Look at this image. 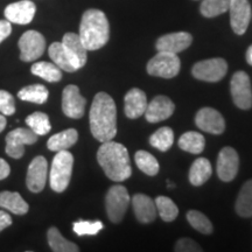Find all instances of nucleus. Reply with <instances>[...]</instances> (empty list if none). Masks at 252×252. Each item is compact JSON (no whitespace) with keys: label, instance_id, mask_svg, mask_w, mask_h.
Returning a JSON list of instances; mask_svg holds the SVG:
<instances>
[{"label":"nucleus","instance_id":"f3484780","mask_svg":"<svg viewBox=\"0 0 252 252\" xmlns=\"http://www.w3.org/2000/svg\"><path fill=\"white\" fill-rule=\"evenodd\" d=\"M36 12V6L31 0H21V1L9 4L5 8V18L9 23L18 25H27L33 20Z\"/></svg>","mask_w":252,"mask_h":252},{"label":"nucleus","instance_id":"6ab92c4d","mask_svg":"<svg viewBox=\"0 0 252 252\" xmlns=\"http://www.w3.org/2000/svg\"><path fill=\"white\" fill-rule=\"evenodd\" d=\"M175 110L174 103L166 96H157L152 102L147 104L145 117L150 123H159L166 121L173 115Z\"/></svg>","mask_w":252,"mask_h":252},{"label":"nucleus","instance_id":"1a4fd4ad","mask_svg":"<svg viewBox=\"0 0 252 252\" xmlns=\"http://www.w3.org/2000/svg\"><path fill=\"white\" fill-rule=\"evenodd\" d=\"M20 59L24 62L35 61L42 56L46 49V40L41 33L36 31H27L19 40Z\"/></svg>","mask_w":252,"mask_h":252},{"label":"nucleus","instance_id":"58836bf2","mask_svg":"<svg viewBox=\"0 0 252 252\" xmlns=\"http://www.w3.org/2000/svg\"><path fill=\"white\" fill-rule=\"evenodd\" d=\"M175 251L180 252H201L202 249L200 248V245L195 243L193 239L190 238H181L176 242L175 244Z\"/></svg>","mask_w":252,"mask_h":252},{"label":"nucleus","instance_id":"412c9836","mask_svg":"<svg viewBox=\"0 0 252 252\" xmlns=\"http://www.w3.org/2000/svg\"><path fill=\"white\" fill-rule=\"evenodd\" d=\"M125 115L131 119L143 116L147 108V97L143 90L133 88L125 94Z\"/></svg>","mask_w":252,"mask_h":252},{"label":"nucleus","instance_id":"bb28decb","mask_svg":"<svg viewBox=\"0 0 252 252\" xmlns=\"http://www.w3.org/2000/svg\"><path fill=\"white\" fill-rule=\"evenodd\" d=\"M236 212L241 217L252 216V180L245 182L236 201Z\"/></svg>","mask_w":252,"mask_h":252},{"label":"nucleus","instance_id":"9d476101","mask_svg":"<svg viewBox=\"0 0 252 252\" xmlns=\"http://www.w3.org/2000/svg\"><path fill=\"white\" fill-rule=\"evenodd\" d=\"M37 141V134L30 127H19L6 135V153L13 159H20L25 153V145H33Z\"/></svg>","mask_w":252,"mask_h":252},{"label":"nucleus","instance_id":"2eb2a0df","mask_svg":"<svg viewBox=\"0 0 252 252\" xmlns=\"http://www.w3.org/2000/svg\"><path fill=\"white\" fill-rule=\"evenodd\" d=\"M48 163L43 157H36L32 160L27 171L26 185L32 193H40L43 190L47 181Z\"/></svg>","mask_w":252,"mask_h":252},{"label":"nucleus","instance_id":"c756f323","mask_svg":"<svg viewBox=\"0 0 252 252\" xmlns=\"http://www.w3.org/2000/svg\"><path fill=\"white\" fill-rule=\"evenodd\" d=\"M49 58L52 59V61L55 63L61 70H64L67 72H74L76 71V69L74 68L72 63L69 60L67 53H65L64 48H63L62 42H54L49 46L48 49Z\"/></svg>","mask_w":252,"mask_h":252},{"label":"nucleus","instance_id":"473e14b6","mask_svg":"<svg viewBox=\"0 0 252 252\" xmlns=\"http://www.w3.org/2000/svg\"><path fill=\"white\" fill-rule=\"evenodd\" d=\"M157 212L165 222H173L179 215V209L176 204L167 196H158L156 200Z\"/></svg>","mask_w":252,"mask_h":252},{"label":"nucleus","instance_id":"4468645a","mask_svg":"<svg viewBox=\"0 0 252 252\" xmlns=\"http://www.w3.org/2000/svg\"><path fill=\"white\" fill-rule=\"evenodd\" d=\"M62 45L67 53L69 60L74 65V68L78 69L83 68L87 63L88 59V49L84 47L81 37L76 33H67L64 34L62 39Z\"/></svg>","mask_w":252,"mask_h":252},{"label":"nucleus","instance_id":"f8f14e48","mask_svg":"<svg viewBox=\"0 0 252 252\" xmlns=\"http://www.w3.org/2000/svg\"><path fill=\"white\" fill-rule=\"evenodd\" d=\"M239 168V157L232 147H224L220 150L217 158V175L222 181L230 182L236 178Z\"/></svg>","mask_w":252,"mask_h":252},{"label":"nucleus","instance_id":"6e6552de","mask_svg":"<svg viewBox=\"0 0 252 252\" xmlns=\"http://www.w3.org/2000/svg\"><path fill=\"white\" fill-rule=\"evenodd\" d=\"M226 71L228 63L224 59L220 58L203 60L197 62L191 69L193 76L204 82H219L225 76Z\"/></svg>","mask_w":252,"mask_h":252},{"label":"nucleus","instance_id":"a878e982","mask_svg":"<svg viewBox=\"0 0 252 252\" xmlns=\"http://www.w3.org/2000/svg\"><path fill=\"white\" fill-rule=\"evenodd\" d=\"M47 238H48V244L50 249L55 252H78L80 248L76 244L71 243L65 239L59 231L58 228L52 226L47 232Z\"/></svg>","mask_w":252,"mask_h":252},{"label":"nucleus","instance_id":"ea45409f","mask_svg":"<svg viewBox=\"0 0 252 252\" xmlns=\"http://www.w3.org/2000/svg\"><path fill=\"white\" fill-rule=\"evenodd\" d=\"M12 33V25L9 21L6 20H0V43L4 41L6 37H8Z\"/></svg>","mask_w":252,"mask_h":252},{"label":"nucleus","instance_id":"aec40b11","mask_svg":"<svg viewBox=\"0 0 252 252\" xmlns=\"http://www.w3.org/2000/svg\"><path fill=\"white\" fill-rule=\"evenodd\" d=\"M134 215L141 223H151L157 219V207L154 200L144 194H135L131 200Z\"/></svg>","mask_w":252,"mask_h":252},{"label":"nucleus","instance_id":"9b49d317","mask_svg":"<svg viewBox=\"0 0 252 252\" xmlns=\"http://www.w3.org/2000/svg\"><path fill=\"white\" fill-rule=\"evenodd\" d=\"M87 100L76 86L65 87L62 93V111L69 118L80 119L86 111Z\"/></svg>","mask_w":252,"mask_h":252},{"label":"nucleus","instance_id":"393cba45","mask_svg":"<svg viewBox=\"0 0 252 252\" xmlns=\"http://www.w3.org/2000/svg\"><path fill=\"white\" fill-rule=\"evenodd\" d=\"M206 140L201 133L195 131L186 132L179 139V147L191 154H200L203 152Z\"/></svg>","mask_w":252,"mask_h":252},{"label":"nucleus","instance_id":"39448f33","mask_svg":"<svg viewBox=\"0 0 252 252\" xmlns=\"http://www.w3.org/2000/svg\"><path fill=\"white\" fill-rule=\"evenodd\" d=\"M181 62L178 54L168 52H159L147 63V72L151 76L173 78L179 74Z\"/></svg>","mask_w":252,"mask_h":252},{"label":"nucleus","instance_id":"4c0bfd02","mask_svg":"<svg viewBox=\"0 0 252 252\" xmlns=\"http://www.w3.org/2000/svg\"><path fill=\"white\" fill-rule=\"evenodd\" d=\"M15 112V100L11 94L0 90V113L4 116H12Z\"/></svg>","mask_w":252,"mask_h":252},{"label":"nucleus","instance_id":"dca6fc26","mask_svg":"<svg viewBox=\"0 0 252 252\" xmlns=\"http://www.w3.org/2000/svg\"><path fill=\"white\" fill-rule=\"evenodd\" d=\"M195 123L198 128L212 134H222L225 130L223 116L213 108H203L196 113Z\"/></svg>","mask_w":252,"mask_h":252},{"label":"nucleus","instance_id":"4be33fe9","mask_svg":"<svg viewBox=\"0 0 252 252\" xmlns=\"http://www.w3.org/2000/svg\"><path fill=\"white\" fill-rule=\"evenodd\" d=\"M78 140V132L75 128H68L60 133H56L49 138L47 141V147L53 152L65 151L74 146Z\"/></svg>","mask_w":252,"mask_h":252},{"label":"nucleus","instance_id":"ddd939ff","mask_svg":"<svg viewBox=\"0 0 252 252\" xmlns=\"http://www.w3.org/2000/svg\"><path fill=\"white\" fill-rule=\"evenodd\" d=\"M229 12L232 31L237 35H243L251 19V5L249 0H231Z\"/></svg>","mask_w":252,"mask_h":252},{"label":"nucleus","instance_id":"a19ab883","mask_svg":"<svg viewBox=\"0 0 252 252\" xmlns=\"http://www.w3.org/2000/svg\"><path fill=\"white\" fill-rule=\"evenodd\" d=\"M12 224V219L4 210H0V232Z\"/></svg>","mask_w":252,"mask_h":252},{"label":"nucleus","instance_id":"423d86ee","mask_svg":"<svg viewBox=\"0 0 252 252\" xmlns=\"http://www.w3.org/2000/svg\"><path fill=\"white\" fill-rule=\"evenodd\" d=\"M130 202L131 197L124 186L116 185L109 189L105 197V208L106 214L112 223L121 222Z\"/></svg>","mask_w":252,"mask_h":252},{"label":"nucleus","instance_id":"5701e85b","mask_svg":"<svg viewBox=\"0 0 252 252\" xmlns=\"http://www.w3.org/2000/svg\"><path fill=\"white\" fill-rule=\"evenodd\" d=\"M0 208L9 210L15 215H25L28 213L30 206L17 191H1L0 193Z\"/></svg>","mask_w":252,"mask_h":252},{"label":"nucleus","instance_id":"79ce46f5","mask_svg":"<svg viewBox=\"0 0 252 252\" xmlns=\"http://www.w3.org/2000/svg\"><path fill=\"white\" fill-rule=\"evenodd\" d=\"M11 173V167L7 163V161L0 158V180H4L7 178Z\"/></svg>","mask_w":252,"mask_h":252},{"label":"nucleus","instance_id":"c9c22d12","mask_svg":"<svg viewBox=\"0 0 252 252\" xmlns=\"http://www.w3.org/2000/svg\"><path fill=\"white\" fill-rule=\"evenodd\" d=\"M187 220L195 230L203 235H210L213 232V224L204 214L197 210H189L187 213Z\"/></svg>","mask_w":252,"mask_h":252},{"label":"nucleus","instance_id":"0eeeda50","mask_svg":"<svg viewBox=\"0 0 252 252\" xmlns=\"http://www.w3.org/2000/svg\"><path fill=\"white\" fill-rule=\"evenodd\" d=\"M232 100L235 105L242 110L252 108V89L250 77L245 71L235 72L230 82Z\"/></svg>","mask_w":252,"mask_h":252},{"label":"nucleus","instance_id":"7c9ffc66","mask_svg":"<svg viewBox=\"0 0 252 252\" xmlns=\"http://www.w3.org/2000/svg\"><path fill=\"white\" fill-rule=\"evenodd\" d=\"M174 143V132L171 127H161L151 135L150 144L154 149L167 152Z\"/></svg>","mask_w":252,"mask_h":252},{"label":"nucleus","instance_id":"c03bdc74","mask_svg":"<svg viewBox=\"0 0 252 252\" xmlns=\"http://www.w3.org/2000/svg\"><path fill=\"white\" fill-rule=\"evenodd\" d=\"M5 127H6V118L4 117L2 113H0V132L4 131Z\"/></svg>","mask_w":252,"mask_h":252},{"label":"nucleus","instance_id":"72a5a7b5","mask_svg":"<svg viewBox=\"0 0 252 252\" xmlns=\"http://www.w3.org/2000/svg\"><path fill=\"white\" fill-rule=\"evenodd\" d=\"M26 124L34 133L37 135H45L52 128L49 117L43 112H34L26 118Z\"/></svg>","mask_w":252,"mask_h":252},{"label":"nucleus","instance_id":"f704fd0d","mask_svg":"<svg viewBox=\"0 0 252 252\" xmlns=\"http://www.w3.org/2000/svg\"><path fill=\"white\" fill-rule=\"evenodd\" d=\"M230 1L231 0H203L200 11L203 17L215 18L229 11Z\"/></svg>","mask_w":252,"mask_h":252},{"label":"nucleus","instance_id":"f257e3e1","mask_svg":"<svg viewBox=\"0 0 252 252\" xmlns=\"http://www.w3.org/2000/svg\"><path fill=\"white\" fill-rule=\"evenodd\" d=\"M90 131L100 143L112 140L117 134V108L110 94L98 93L90 109Z\"/></svg>","mask_w":252,"mask_h":252},{"label":"nucleus","instance_id":"b1692460","mask_svg":"<svg viewBox=\"0 0 252 252\" xmlns=\"http://www.w3.org/2000/svg\"><path fill=\"white\" fill-rule=\"evenodd\" d=\"M213 168L209 160L198 158L189 169V182L193 186H202L212 176Z\"/></svg>","mask_w":252,"mask_h":252},{"label":"nucleus","instance_id":"a211bd4d","mask_svg":"<svg viewBox=\"0 0 252 252\" xmlns=\"http://www.w3.org/2000/svg\"><path fill=\"white\" fill-rule=\"evenodd\" d=\"M193 42V37L187 32H176V33L166 34L159 37L156 43L158 52H168V53H178L184 52L187 49Z\"/></svg>","mask_w":252,"mask_h":252},{"label":"nucleus","instance_id":"f03ea898","mask_svg":"<svg viewBox=\"0 0 252 252\" xmlns=\"http://www.w3.org/2000/svg\"><path fill=\"white\" fill-rule=\"evenodd\" d=\"M99 147L97 160L110 180L121 182L132 174L130 156L124 145L109 140Z\"/></svg>","mask_w":252,"mask_h":252},{"label":"nucleus","instance_id":"e433bc0d","mask_svg":"<svg viewBox=\"0 0 252 252\" xmlns=\"http://www.w3.org/2000/svg\"><path fill=\"white\" fill-rule=\"evenodd\" d=\"M74 232L78 236H94L97 235L104 228L100 220H78L72 224Z\"/></svg>","mask_w":252,"mask_h":252},{"label":"nucleus","instance_id":"37998d69","mask_svg":"<svg viewBox=\"0 0 252 252\" xmlns=\"http://www.w3.org/2000/svg\"><path fill=\"white\" fill-rule=\"evenodd\" d=\"M247 62L252 65V45L247 50Z\"/></svg>","mask_w":252,"mask_h":252},{"label":"nucleus","instance_id":"c85d7f7f","mask_svg":"<svg viewBox=\"0 0 252 252\" xmlns=\"http://www.w3.org/2000/svg\"><path fill=\"white\" fill-rule=\"evenodd\" d=\"M49 93L47 88L42 84H33V86L25 87L18 93V97L25 102L35 104H43L48 99Z\"/></svg>","mask_w":252,"mask_h":252},{"label":"nucleus","instance_id":"7ed1b4c3","mask_svg":"<svg viewBox=\"0 0 252 252\" xmlns=\"http://www.w3.org/2000/svg\"><path fill=\"white\" fill-rule=\"evenodd\" d=\"M78 35L88 50H97L105 46L110 37V26L104 12L94 8L84 12Z\"/></svg>","mask_w":252,"mask_h":252},{"label":"nucleus","instance_id":"2f4dec72","mask_svg":"<svg viewBox=\"0 0 252 252\" xmlns=\"http://www.w3.org/2000/svg\"><path fill=\"white\" fill-rule=\"evenodd\" d=\"M134 160L138 168L145 174L154 176L159 173V162H158L156 157H153L146 151H138L134 156Z\"/></svg>","mask_w":252,"mask_h":252},{"label":"nucleus","instance_id":"20e7f679","mask_svg":"<svg viewBox=\"0 0 252 252\" xmlns=\"http://www.w3.org/2000/svg\"><path fill=\"white\" fill-rule=\"evenodd\" d=\"M50 168V187L56 193H62L68 188L71 179L72 166H74V157L68 150L56 152Z\"/></svg>","mask_w":252,"mask_h":252},{"label":"nucleus","instance_id":"cd10ccee","mask_svg":"<svg viewBox=\"0 0 252 252\" xmlns=\"http://www.w3.org/2000/svg\"><path fill=\"white\" fill-rule=\"evenodd\" d=\"M32 74L39 76L47 82H59L62 78V72L55 63L36 62L32 65Z\"/></svg>","mask_w":252,"mask_h":252}]
</instances>
